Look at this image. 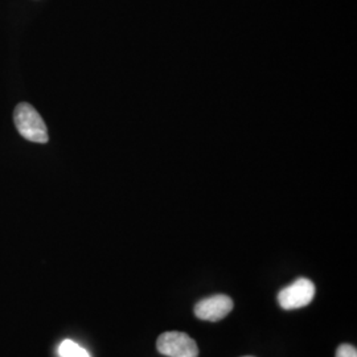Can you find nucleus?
Instances as JSON below:
<instances>
[{"instance_id": "1", "label": "nucleus", "mask_w": 357, "mask_h": 357, "mask_svg": "<svg viewBox=\"0 0 357 357\" xmlns=\"http://www.w3.org/2000/svg\"><path fill=\"white\" fill-rule=\"evenodd\" d=\"M13 121L19 134L26 141L33 143H47L50 141L47 125L32 105L19 103L13 113Z\"/></svg>"}, {"instance_id": "2", "label": "nucleus", "mask_w": 357, "mask_h": 357, "mask_svg": "<svg viewBox=\"0 0 357 357\" xmlns=\"http://www.w3.org/2000/svg\"><path fill=\"white\" fill-rule=\"evenodd\" d=\"M158 351L167 357H197L196 342L183 332H165L158 337Z\"/></svg>"}, {"instance_id": "3", "label": "nucleus", "mask_w": 357, "mask_h": 357, "mask_svg": "<svg viewBox=\"0 0 357 357\" xmlns=\"http://www.w3.org/2000/svg\"><path fill=\"white\" fill-rule=\"evenodd\" d=\"M315 295L314 283L307 278H299L278 294V303L283 310H296L311 303Z\"/></svg>"}, {"instance_id": "4", "label": "nucleus", "mask_w": 357, "mask_h": 357, "mask_svg": "<svg viewBox=\"0 0 357 357\" xmlns=\"http://www.w3.org/2000/svg\"><path fill=\"white\" fill-rule=\"evenodd\" d=\"M233 310V301L228 295L217 294L205 298L195 306V315L202 320L218 321L224 319Z\"/></svg>"}, {"instance_id": "5", "label": "nucleus", "mask_w": 357, "mask_h": 357, "mask_svg": "<svg viewBox=\"0 0 357 357\" xmlns=\"http://www.w3.org/2000/svg\"><path fill=\"white\" fill-rule=\"evenodd\" d=\"M59 355L61 357H90L89 352L85 348L69 339L64 340L59 347Z\"/></svg>"}, {"instance_id": "6", "label": "nucleus", "mask_w": 357, "mask_h": 357, "mask_svg": "<svg viewBox=\"0 0 357 357\" xmlns=\"http://www.w3.org/2000/svg\"><path fill=\"white\" fill-rule=\"evenodd\" d=\"M336 357H357L356 348L349 344L339 345L336 351Z\"/></svg>"}, {"instance_id": "7", "label": "nucleus", "mask_w": 357, "mask_h": 357, "mask_svg": "<svg viewBox=\"0 0 357 357\" xmlns=\"http://www.w3.org/2000/svg\"><path fill=\"white\" fill-rule=\"evenodd\" d=\"M243 357H252V356H243Z\"/></svg>"}]
</instances>
